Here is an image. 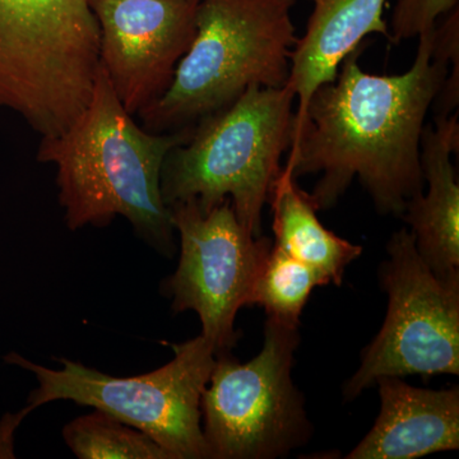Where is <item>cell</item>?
Returning a JSON list of instances; mask_svg holds the SVG:
<instances>
[{"label":"cell","mask_w":459,"mask_h":459,"mask_svg":"<svg viewBox=\"0 0 459 459\" xmlns=\"http://www.w3.org/2000/svg\"><path fill=\"white\" fill-rule=\"evenodd\" d=\"M380 412L347 459H412L459 448V389L418 388L383 377Z\"/></svg>","instance_id":"8fae6325"},{"label":"cell","mask_w":459,"mask_h":459,"mask_svg":"<svg viewBox=\"0 0 459 459\" xmlns=\"http://www.w3.org/2000/svg\"><path fill=\"white\" fill-rule=\"evenodd\" d=\"M199 0H89L100 63L129 114L164 95L195 35Z\"/></svg>","instance_id":"30bf717a"},{"label":"cell","mask_w":459,"mask_h":459,"mask_svg":"<svg viewBox=\"0 0 459 459\" xmlns=\"http://www.w3.org/2000/svg\"><path fill=\"white\" fill-rule=\"evenodd\" d=\"M458 7V0H397L391 25H388L392 44L419 38L431 31L437 20Z\"/></svg>","instance_id":"e0dca14e"},{"label":"cell","mask_w":459,"mask_h":459,"mask_svg":"<svg viewBox=\"0 0 459 459\" xmlns=\"http://www.w3.org/2000/svg\"><path fill=\"white\" fill-rule=\"evenodd\" d=\"M100 29L89 0H0V108L45 137L89 105Z\"/></svg>","instance_id":"5b68a950"},{"label":"cell","mask_w":459,"mask_h":459,"mask_svg":"<svg viewBox=\"0 0 459 459\" xmlns=\"http://www.w3.org/2000/svg\"><path fill=\"white\" fill-rule=\"evenodd\" d=\"M328 285L314 268L272 244L253 287L249 305H258L268 318L286 327L299 328L304 307L314 287Z\"/></svg>","instance_id":"9a60e30c"},{"label":"cell","mask_w":459,"mask_h":459,"mask_svg":"<svg viewBox=\"0 0 459 459\" xmlns=\"http://www.w3.org/2000/svg\"><path fill=\"white\" fill-rule=\"evenodd\" d=\"M295 99L287 86L250 87L230 107L199 120L189 140L166 156L165 204L193 202L205 213L230 199L238 222L261 237L263 210L294 138Z\"/></svg>","instance_id":"277c9868"},{"label":"cell","mask_w":459,"mask_h":459,"mask_svg":"<svg viewBox=\"0 0 459 459\" xmlns=\"http://www.w3.org/2000/svg\"><path fill=\"white\" fill-rule=\"evenodd\" d=\"M193 126L152 133L138 126L100 63L89 105L65 132L42 138L39 147V161L56 165L69 230L107 226L123 216L150 246L172 255L174 226L162 198L161 171L168 153L189 140Z\"/></svg>","instance_id":"7a4b0ae2"},{"label":"cell","mask_w":459,"mask_h":459,"mask_svg":"<svg viewBox=\"0 0 459 459\" xmlns=\"http://www.w3.org/2000/svg\"><path fill=\"white\" fill-rule=\"evenodd\" d=\"M314 8L307 31L292 51L286 86L298 99L295 120L301 117L314 91L336 80L344 57L373 33L389 38L383 18L388 0H307Z\"/></svg>","instance_id":"4fadbf2b"},{"label":"cell","mask_w":459,"mask_h":459,"mask_svg":"<svg viewBox=\"0 0 459 459\" xmlns=\"http://www.w3.org/2000/svg\"><path fill=\"white\" fill-rule=\"evenodd\" d=\"M434 29L419 36L418 54L404 74H368L359 65L360 45L344 57L333 82L314 91L295 120L283 170L295 179L320 174L309 195L316 211L336 205L356 178L380 214L402 217L422 193L425 119L449 66L459 65V42L434 36Z\"/></svg>","instance_id":"6da1fadb"},{"label":"cell","mask_w":459,"mask_h":459,"mask_svg":"<svg viewBox=\"0 0 459 459\" xmlns=\"http://www.w3.org/2000/svg\"><path fill=\"white\" fill-rule=\"evenodd\" d=\"M268 204L273 214L274 246L314 268L328 283L340 286L347 265L361 255L362 247L322 225L309 193L299 188L283 168Z\"/></svg>","instance_id":"5bb4252c"},{"label":"cell","mask_w":459,"mask_h":459,"mask_svg":"<svg viewBox=\"0 0 459 459\" xmlns=\"http://www.w3.org/2000/svg\"><path fill=\"white\" fill-rule=\"evenodd\" d=\"M298 328L268 318L261 352L247 364L220 353L202 395V430L212 459H272L312 434L292 382Z\"/></svg>","instance_id":"52a82bcc"},{"label":"cell","mask_w":459,"mask_h":459,"mask_svg":"<svg viewBox=\"0 0 459 459\" xmlns=\"http://www.w3.org/2000/svg\"><path fill=\"white\" fill-rule=\"evenodd\" d=\"M296 0H199L195 35L161 98L138 113L148 132L195 126L250 87L286 86Z\"/></svg>","instance_id":"3957f363"},{"label":"cell","mask_w":459,"mask_h":459,"mask_svg":"<svg viewBox=\"0 0 459 459\" xmlns=\"http://www.w3.org/2000/svg\"><path fill=\"white\" fill-rule=\"evenodd\" d=\"M171 222L180 235L177 272L166 281L175 313L193 310L202 323V336L217 355L237 344L235 318L249 307L253 287L272 241L255 237L238 222L226 199L208 212L193 202L170 205Z\"/></svg>","instance_id":"9c48e42d"},{"label":"cell","mask_w":459,"mask_h":459,"mask_svg":"<svg viewBox=\"0 0 459 459\" xmlns=\"http://www.w3.org/2000/svg\"><path fill=\"white\" fill-rule=\"evenodd\" d=\"M458 148L457 111L425 126L420 161L428 192L410 199L402 214L420 256L440 277L459 274V186L452 162Z\"/></svg>","instance_id":"7c38bea8"},{"label":"cell","mask_w":459,"mask_h":459,"mask_svg":"<svg viewBox=\"0 0 459 459\" xmlns=\"http://www.w3.org/2000/svg\"><path fill=\"white\" fill-rule=\"evenodd\" d=\"M63 437L81 459H171L150 435L100 410L69 422Z\"/></svg>","instance_id":"2e32d148"},{"label":"cell","mask_w":459,"mask_h":459,"mask_svg":"<svg viewBox=\"0 0 459 459\" xmlns=\"http://www.w3.org/2000/svg\"><path fill=\"white\" fill-rule=\"evenodd\" d=\"M380 267L388 295L383 327L344 385L347 401L383 377L459 374V274L440 277L420 256L409 229L394 232Z\"/></svg>","instance_id":"ba28073f"},{"label":"cell","mask_w":459,"mask_h":459,"mask_svg":"<svg viewBox=\"0 0 459 459\" xmlns=\"http://www.w3.org/2000/svg\"><path fill=\"white\" fill-rule=\"evenodd\" d=\"M171 347L175 356L169 364L132 377L108 376L65 359L62 370H51L11 352L4 360L31 371L39 382L18 418L49 402L74 401L150 435L171 459L210 458L201 402L216 364V349L202 334Z\"/></svg>","instance_id":"8992f818"}]
</instances>
